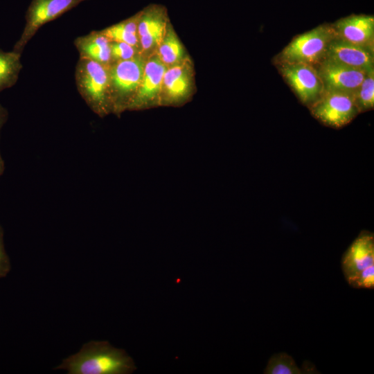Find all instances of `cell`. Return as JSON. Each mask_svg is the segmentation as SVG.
<instances>
[{"label": "cell", "mask_w": 374, "mask_h": 374, "mask_svg": "<svg viewBox=\"0 0 374 374\" xmlns=\"http://www.w3.org/2000/svg\"><path fill=\"white\" fill-rule=\"evenodd\" d=\"M108 67L79 57L75 68V82L80 96L100 118L112 114Z\"/></svg>", "instance_id": "2"}, {"label": "cell", "mask_w": 374, "mask_h": 374, "mask_svg": "<svg viewBox=\"0 0 374 374\" xmlns=\"http://www.w3.org/2000/svg\"><path fill=\"white\" fill-rule=\"evenodd\" d=\"M167 69L158 55L145 61L139 87L127 110H140L161 104L163 78Z\"/></svg>", "instance_id": "8"}, {"label": "cell", "mask_w": 374, "mask_h": 374, "mask_svg": "<svg viewBox=\"0 0 374 374\" xmlns=\"http://www.w3.org/2000/svg\"><path fill=\"white\" fill-rule=\"evenodd\" d=\"M11 269L10 258L4 244V232L0 224V278L6 277Z\"/></svg>", "instance_id": "23"}, {"label": "cell", "mask_w": 374, "mask_h": 374, "mask_svg": "<svg viewBox=\"0 0 374 374\" xmlns=\"http://www.w3.org/2000/svg\"><path fill=\"white\" fill-rule=\"evenodd\" d=\"M4 170H5V162L0 151V177L3 175Z\"/></svg>", "instance_id": "25"}, {"label": "cell", "mask_w": 374, "mask_h": 374, "mask_svg": "<svg viewBox=\"0 0 374 374\" xmlns=\"http://www.w3.org/2000/svg\"><path fill=\"white\" fill-rule=\"evenodd\" d=\"M184 49L177 36L168 24L166 34L159 45L158 57L165 65H175L181 62Z\"/></svg>", "instance_id": "18"}, {"label": "cell", "mask_w": 374, "mask_h": 374, "mask_svg": "<svg viewBox=\"0 0 374 374\" xmlns=\"http://www.w3.org/2000/svg\"><path fill=\"white\" fill-rule=\"evenodd\" d=\"M190 92V77L187 66L177 64L167 69L163 78L161 104L183 103Z\"/></svg>", "instance_id": "14"}, {"label": "cell", "mask_w": 374, "mask_h": 374, "mask_svg": "<svg viewBox=\"0 0 374 374\" xmlns=\"http://www.w3.org/2000/svg\"><path fill=\"white\" fill-rule=\"evenodd\" d=\"M374 51L346 42L338 37L331 41L326 58L361 69L374 71Z\"/></svg>", "instance_id": "13"}, {"label": "cell", "mask_w": 374, "mask_h": 374, "mask_svg": "<svg viewBox=\"0 0 374 374\" xmlns=\"http://www.w3.org/2000/svg\"><path fill=\"white\" fill-rule=\"evenodd\" d=\"M359 113L370 110L374 106V72L368 73L355 92Z\"/></svg>", "instance_id": "19"}, {"label": "cell", "mask_w": 374, "mask_h": 374, "mask_svg": "<svg viewBox=\"0 0 374 374\" xmlns=\"http://www.w3.org/2000/svg\"><path fill=\"white\" fill-rule=\"evenodd\" d=\"M264 373L299 374L301 373V371L290 355L285 353H279L271 357Z\"/></svg>", "instance_id": "20"}, {"label": "cell", "mask_w": 374, "mask_h": 374, "mask_svg": "<svg viewBox=\"0 0 374 374\" xmlns=\"http://www.w3.org/2000/svg\"><path fill=\"white\" fill-rule=\"evenodd\" d=\"M111 42L100 30L79 36L74 45L80 58L88 59L109 66L112 63Z\"/></svg>", "instance_id": "15"}, {"label": "cell", "mask_w": 374, "mask_h": 374, "mask_svg": "<svg viewBox=\"0 0 374 374\" xmlns=\"http://www.w3.org/2000/svg\"><path fill=\"white\" fill-rule=\"evenodd\" d=\"M165 7L150 5L139 12L137 31L140 48L143 51L159 46L168 27Z\"/></svg>", "instance_id": "10"}, {"label": "cell", "mask_w": 374, "mask_h": 374, "mask_svg": "<svg viewBox=\"0 0 374 374\" xmlns=\"http://www.w3.org/2000/svg\"><path fill=\"white\" fill-rule=\"evenodd\" d=\"M309 109L317 119L335 128L348 124L359 114L355 93L333 89H324Z\"/></svg>", "instance_id": "6"}, {"label": "cell", "mask_w": 374, "mask_h": 374, "mask_svg": "<svg viewBox=\"0 0 374 374\" xmlns=\"http://www.w3.org/2000/svg\"><path fill=\"white\" fill-rule=\"evenodd\" d=\"M276 65L283 78L303 105L310 107L320 97L324 87L316 66L303 63Z\"/></svg>", "instance_id": "7"}, {"label": "cell", "mask_w": 374, "mask_h": 374, "mask_svg": "<svg viewBox=\"0 0 374 374\" xmlns=\"http://www.w3.org/2000/svg\"><path fill=\"white\" fill-rule=\"evenodd\" d=\"M337 37L371 50L374 49V17L352 15L332 24Z\"/></svg>", "instance_id": "12"}, {"label": "cell", "mask_w": 374, "mask_h": 374, "mask_svg": "<svg viewBox=\"0 0 374 374\" xmlns=\"http://www.w3.org/2000/svg\"><path fill=\"white\" fill-rule=\"evenodd\" d=\"M55 369L69 374H130L136 367L124 350L114 348L106 341H91Z\"/></svg>", "instance_id": "1"}, {"label": "cell", "mask_w": 374, "mask_h": 374, "mask_svg": "<svg viewBox=\"0 0 374 374\" xmlns=\"http://www.w3.org/2000/svg\"><path fill=\"white\" fill-rule=\"evenodd\" d=\"M145 64V60L137 55L109 66L112 114L118 116L127 110L141 84Z\"/></svg>", "instance_id": "4"}, {"label": "cell", "mask_w": 374, "mask_h": 374, "mask_svg": "<svg viewBox=\"0 0 374 374\" xmlns=\"http://www.w3.org/2000/svg\"><path fill=\"white\" fill-rule=\"evenodd\" d=\"M88 0H31L25 15V24L12 51L21 55L39 29L80 3Z\"/></svg>", "instance_id": "5"}, {"label": "cell", "mask_w": 374, "mask_h": 374, "mask_svg": "<svg viewBox=\"0 0 374 374\" xmlns=\"http://www.w3.org/2000/svg\"><path fill=\"white\" fill-rule=\"evenodd\" d=\"M335 37L332 25H320L295 37L276 55L274 63H303L316 66L326 58L328 46Z\"/></svg>", "instance_id": "3"}, {"label": "cell", "mask_w": 374, "mask_h": 374, "mask_svg": "<svg viewBox=\"0 0 374 374\" xmlns=\"http://www.w3.org/2000/svg\"><path fill=\"white\" fill-rule=\"evenodd\" d=\"M348 284L355 288L373 289L374 287V265L361 271Z\"/></svg>", "instance_id": "22"}, {"label": "cell", "mask_w": 374, "mask_h": 374, "mask_svg": "<svg viewBox=\"0 0 374 374\" xmlns=\"http://www.w3.org/2000/svg\"><path fill=\"white\" fill-rule=\"evenodd\" d=\"M316 68L324 89L353 93H355L364 78L369 73L327 58L317 65Z\"/></svg>", "instance_id": "9"}, {"label": "cell", "mask_w": 374, "mask_h": 374, "mask_svg": "<svg viewBox=\"0 0 374 374\" xmlns=\"http://www.w3.org/2000/svg\"><path fill=\"white\" fill-rule=\"evenodd\" d=\"M21 54L0 48V92L13 87L22 69Z\"/></svg>", "instance_id": "17"}, {"label": "cell", "mask_w": 374, "mask_h": 374, "mask_svg": "<svg viewBox=\"0 0 374 374\" xmlns=\"http://www.w3.org/2000/svg\"><path fill=\"white\" fill-rule=\"evenodd\" d=\"M8 118V112L7 109L0 103V139L2 128Z\"/></svg>", "instance_id": "24"}, {"label": "cell", "mask_w": 374, "mask_h": 374, "mask_svg": "<svg viewBox=\"0 0 374 374\" xmlns=\"http://www.w3.org/2000/svg\"><path fill=\"white\" fill-rule=\"evenodd\" d=\"M139 17V12L134 16L100 31L112 42H125L139 50L140 48L137 31Z\"/></svg>", "instance_id": "16"}, {"label": "cell", "mask_w": 374, "mask_h": 374, "mask_svg": "<svg viewBox=\"0 0 374 374\" xmlns=\"http://www.w3.org/2000/svg\"><path fill=\"white\" fill-rule=\"evenodd\" d=\"M371 265H374L373 234L362 231L352 242L341 259L343 274L348 283Z\"/></svg>", "instance_id": "11"}, {"label": "cell", "mask_w": 374, "mask_h": 374, "mask_svg": "<svg viewBox=\"0 0 374 374\" xmlns=\"http://www.w3.org/2000/svg\"><path fill=\"white\" fill-rule=\"evenodd\" d=\"M111 57L112 62L132 59L138 55L135 47L120 42H111Z\"/></svg>", "instance_id": "21"}]
</instances>
